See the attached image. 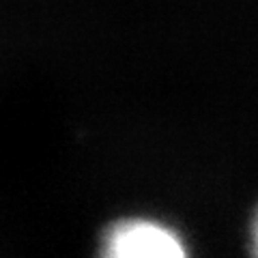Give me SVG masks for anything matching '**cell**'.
Returning a JSON list of instances; mask_svg holds the SVG:
<instances>
[{
  "instance_id": "6da1fadb",
  "label": "cell",
  "mask_w": 258,
  "mask_h": 258,
  "mask_svg": "<svg viewBox=\"0 0 258 258\" xmlns=\"http://www.w3.org/2000/svg\"><path fill=\"white\" fill-rule=\"evenodd\" d=\"M101 254L108 258H181L187 247L170 226L153 220H123L106 230Z\"/></svg>"
},
{
  "instance_id": "7a4b0ae2",
  "label": "cell",
  "mask_w": 258,
  "mask_h": 258,
  "mask_svg": "<svg viewBox=\"0 0 258 258\" xmlns=\"http://www.w3.org/2000/svg\"><path fill=\"white\" fill-rule=\"evenodd\" d=\"M249 243H252V252L258 256V211L252 222V235H249Z\"/></svg>"
}]
</instances>
